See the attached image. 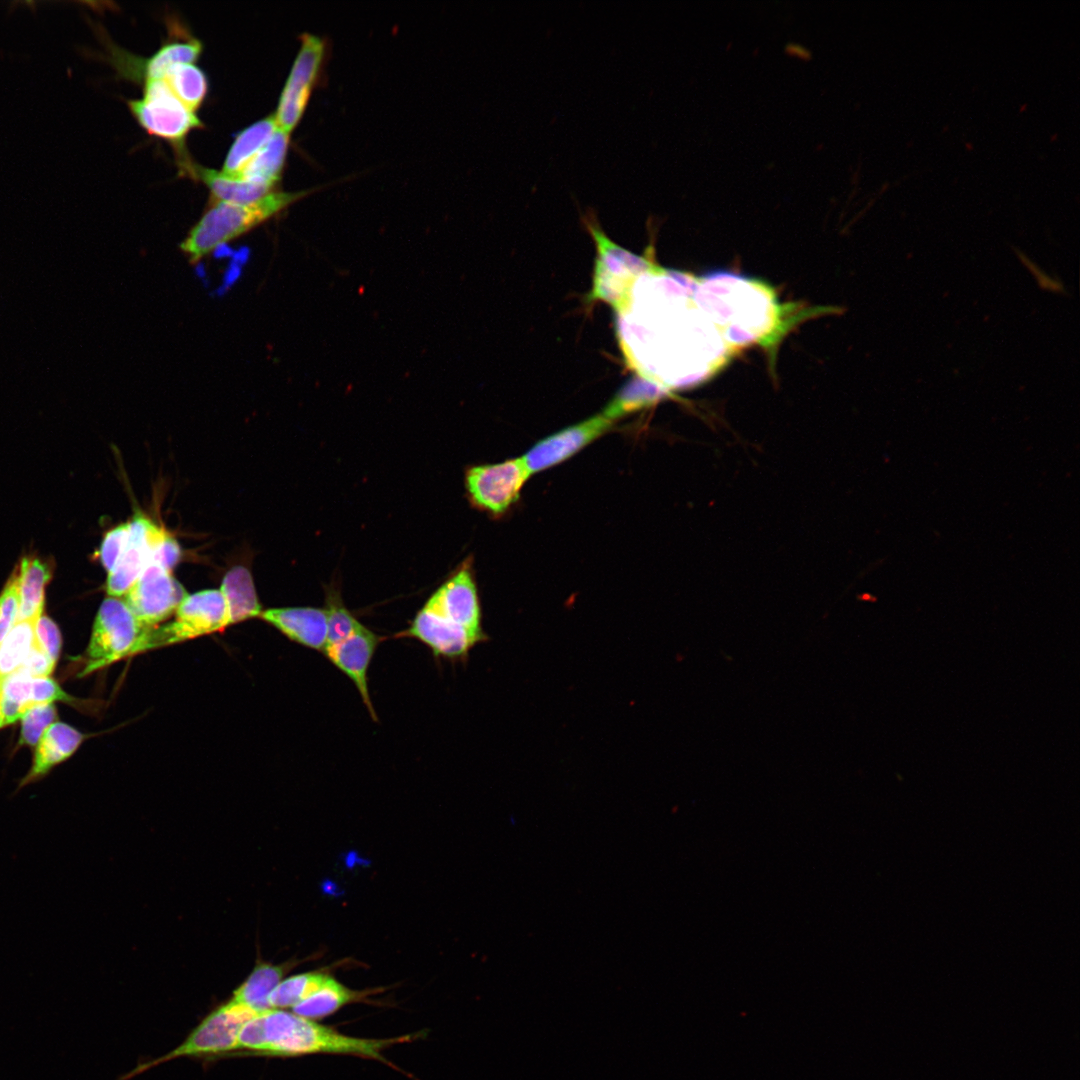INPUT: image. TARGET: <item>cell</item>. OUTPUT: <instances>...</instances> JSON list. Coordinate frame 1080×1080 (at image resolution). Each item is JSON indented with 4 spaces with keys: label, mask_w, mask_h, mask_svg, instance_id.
<instances>
[{
    "label": "cell",
    "mask_w": 1080,
    "mask_h": 1080,
    "mask_svg": "<svg viewBox=\"0 0 1080 1080\" xmlns=\"http://www.w3.org/2000/svg\"><path fill=\"white\" fill-rule=\"evenodd\" d=\"M647 276L654 297L642 305L650 311L640 313L641 351L649 355L637 369L639 377L666 393L707 380L735 351L697 302L698 277L655 263Z\"/></svg>",
    "instance_id": "obj_1"
},
{
    "label": "cell",
    "mask_w": 1080,
    "mask_h": 1080,
    "mask_svg": "<svg viewBox=\"0 0 1080 1080\" xmlns=\"http://www.w3.org/2000/svg\"><path fill=\"white\" fill-rule=\"evenodd\" d=\"M695 297L736 352L747 345H774L799 317L766 283L730 272L698 277Z\"/></svg>",
    "instance_id": "obj_2"
},
{
    "label": "cell",
    "mask_w": 1080,
    "mask_h": 1080,
    "mask_svg": "<svg viewBox=\"0 0 1080 1080\" xmlns=\"http://www.w3.org/2000/svg\"><path fill=\"white\" fill-rule=\"evenodd\" d=\"M415 1040V1035L384 1039L342 1034L312 1019L277 1008L259 1011L241 1027L238 1048L272 1056L344 1054L387 1063L383 1052Z\"/></svg>",
    "instance_id": "obj_3"
},
{
    "label": "cell",
    "mask_w": 1080,
    "mask_h": 1080,
    "mask_svg": "<svg viewBox=\"0 0 1080 1080\" xmlns=\"http://www.w3.org/2000/svg\"><path fill=\"white\" fill-rule=\"evenodd\" d=\"M310 190L273 191L249 203L210 202L209 209L192 227L180 248L196 263L219 246L271 219Z\"/></svg>",
    "instance_id": "obj_4"
},
{
    "label": "cell",
    "mask_w": 1080,
    "mask_h": 1080,
    "mask_svg": "<svg viewBox=\"0 0 1080 1080\" xmlns=\"http://www.w3.org/2000/svg\"><path fill=\"white\" fill-rule=\"evenodd\" d=\"M581 221L597 248L592 289L587 300L604 301L620 316L630 305L635 283L654 262L648 257L635 255L612 241L600 226L593 209H588L581 216Z\"/></svg>",
    "instance_id": "obj_5"
},
{
    "label": "cell",
    "mask_w": 1080,
    "mask_h": 1080,
    "mask_svg": "<svg viewBox=\"0 0 1080 1080\" xmlns=\"http://www.w3.org/2000/svg\"><path fill=\"white\" fill-rule=\"evenodd\" d=\"M173 616L167 623L143 630L133 655L191 640L230 626L227 603L220 589L188 594Z\"/></svg>",
    "instance_id": "obj_6"
},
{
    "label": "cell",
    "mask_w": 1080,
    "mask_h": 1080,
    "mask_svg": "<svg viewBox=\"0 0 1080 1080\" xmlns=\"http://www.w3.org/2000/svg\"><path fill=\"white\" fill-rule=\"evenodd\" d=\"M143 630L122 598H105L95 617L81 676L133 656Z\"/></svg>",
    "instance_id": "obj_7"
},
{
    "label": "cell",
    "mask_w": 1080,
    "mask_h": 1080,
    "mask_svg": "<svg viewBox=\"0 0 1080 1080\" xmlns=\"http://www.w3.org/2000/svg\"><path fill=\"white\" fill-rule=\"evenodd\" d=\"M128 107L148 134L170 142L177 152L184 151L186 136L202 127L201 120L174 95L164 79L146 80L142 97L129 100Z\"/></svg>",
    "instance_id": "obj_8"
},
{
    "label": "cell",
    "mask_w": 1080,
    "mask_h": 1080,
    "mask_svg": "<svg viewBox=\"0 0 1080 1080\" xmlns=\"http://www.w3.org/2000/svg\"><path fill=\"white\" fill-rule=\"evenodd\" d=\"M258 1012L231 999L209 1014L180 1046L160 1058L139 1066L131 1075L183 1056L218 1054L237 1049L241 1027Z\"/></svg>",
    "instance_id": "obj_9"
},
{
    "label": "cell",
    "mask_w": 1080,
    "mask_h": 1080,
    "mask_svg": "<svg viewBox=\"0 0 1080 1080\" xmlns=\"http://www.w3.org/2000/svg\"><path fill=\"white\" fill-rule=\"evenodd\" d=\"M300 41V48L274 113L278 129L287 134L303 116L326 54V41L321 37L303 33Z\"/></svg>",
    "instance_id": "obj_10"
},
{
    "label": "cell",
    "mask_w": 1080,
    "mask_h": 1080,
    "mask_svg": "<svg viewBox=\"0 0 1080 1080\" xmlns=\"http://www.w3.org/2000/svg\"><path fill=\"white\" fill-rule=\"evenodd\" d=\"M530 475L522 457L472 466L465 474L466 491L473 506L498 516L519 499Z\"/></svg>",
    "instance_id": "obj_11"
},
{
    "label": "cell",
    "mask_w": 1080,
    "mask_h": 1080,
    "mask_svg": "<svg viewBox=\"0 0 1080 1080\" xmlns=\"http://www.w3.org/2000/svg\"><path fill=\"white\" fill-rule=\"evenodd\" d=\"M187 595L171 571L149 563L122 599L145 630L165 623Z\"/></svg>",
    "instance_id": "obj_12"
},
{
    "label": "cell",
    "mask_w": 1080,
    "mask_h": 1080,
    "mask_svg": "<svg viewBox=\"0 0 1080 1080\" xmlns=\"http://www.w3.org/2000/svg\"><path fill=\"white\" fill-rule=\"evenodd\" d=\"M454 625L466 630L477 642L486 638L481 625V607L469 562L452 574L426 602Z\"/></svg>",
    "instance_id": "obj_13"
},
{
    "label": "cell",
    "mask_w": 1080,
    "mask_h": 1080,
    "mask_svg": "<svg viewBox=\"0 0 1080 1080\" xmlns=\"http://www.w3.org/2000/svg\"><path fill=\"white\" fill-rule=\"evenodd\" d=\"M614 424L602 412L534 444L523 456L530 474L562 463L606 433Z\"/></svg>",
    "instance_id": "obj_14"
},
{
    "label": "cell",
    "mask_w": 1080,
    "mask_h": 1080,
    "mask_svg": "<svg viewBox=\"0 0 1080 1080\" xmlns=\"http://www.w3.org/2000/svg\"><path fill=\"white\" fill-rule=\"evenodd\" d=\"M129 523L127 546L106 580L105 590L109 597L122 598L127 593L144 572L156 543L166 532L139 513L135 514Z\"/></svg>",
    "instance_id": "obj_15"
},
{
    "label": "cell",
    "mask_w": 1080,
    "mask_h": 1080,
    "mask_svg": "<svg viewBox=\"0 0 1080 1080\" xmlns=\"http://www.w3.org/2000/svg\"><path fill=\"white\" fill-rule=\"evenodd\" d=\"M382 639L362 625L352 635L326 646L323 651L328 660L355 684L374 721H377V715L370 699L367 675L374 652Z\"/></svg>",
    "instance_id": "obj_16"
},
{
    "label": "cell",
    "mask_w": 1080,
    "mask_h": 1080,
    "mask_svg": "<svg viewBox=\"0 0 1080 1080\" xmlns=\"http://www.w3.org/2000/svg\"><path fill=\"white\" fill-rule=\"evenodd\" d=\"M396 637H411L429 647L435 656L449 659L465 657L477 642L463 628L452 624L425 603L408 629Z\"/></svg>",
    "instance_id": "obj_17"
},
{
    "label": "cell",
    "mask_w": 1080,
    "mask_h": 1080,
    "mask_svg": "<svg viewBox=\"0 0 1080 1080\" xmlns=\"http://www.w3.org/2000/svg\"><path fill=\"white\" fill-rule=\"evenodd\" d=\"M260 618L300 645L319 651H324L327 645L328 627L325 609L270 608L263 610Z\"/></svg>",
    "instance_id": "obj_18"
},
{
    "label": "cell",
    "mask_w": 1080,
    "mask_h": 1080,
    "mask_svg": "<svg viewBox=\"0 0 1080 1080\" xmlns=\"http://www.w3.org/2000/svg\"><path fill=\"white\" fill-rule=\"evenodd\" d=\"M183 173L202 182L211 194V202L249 203L275 191L268 184L231 177L221 171L194 163L184 152L178 156Z\"/></svg>",
    "instance_id": "obj_19"
},
{
    "label": "cell",
    "mask_w": 1080,
    "mask_h": 1080,
    "mask_svg": "<svg viewBox=\"0 0 1080 1080\" xmlns=\"http://www.w3.org/2000/svg\"><path fill=\"white\" fill-rule=\"evenodd\" d=\"M84 738L81 732L68 724L53 723L37 743L32 766L19 782L18 789L46 776L54 766L74 754Z\"/></svg>",
    "instance_id": "obj_20"
},
{
    "label": "cell",
    "mask_w": 1080,
    "mask_h": 1080,
    "mask_svg": "<svg viewBox=\"0 0 1080 1080\" xmlns=\"http://www.w3.org/2000/svg\"><path fill=\"white\" fill-rule=\"evenodd\" d=\"M175 32V36L170 37L149 58L140 59V61L134 58L132 64L125 66L124 70L132 66L133 76L145 82L162 79L167 71L176 65L194 63L203 49L201 41L184 33L183 29L179 30L176 27Z\"/></svg>",
    "instance_id": "obj_21"
},
{
    "label": "cell",
    "mask_w": 1080,
    "mask_h": 1080,
    "mask_svg": "<svg viewBox=\"0 0 1080 1080\" xmlns=\"http://www.w3.org/2000/svg\"><path fill=\"white\" fill-rule=\"evenodd\" d=\"M17 566L20 593L18 620H38L43 612L45 588L52 577L53 566L47 560L34 556L23 557Z\"/></svg>",
    "instance_id": "obj_22"
},
{
    "label": "cell",
    "mask_w": 1080,
    "mask_h": 1080,
    "mask_svg": "<svg viewBox=\"0 0 1080 1080\" xmlns=\"http://www.w3.org/2000/svg\"><path fill=\"white\" fill-rule=\"evenodd\" d=\"M220 591L227 603L230 625L260 617L263 609L246 567L231 568L223 577Z\"/></svg>",
    "instance_id": "obj_23"
},
{
    "label": "cell",
    "mask_w": 1080,
    "mask_h": 1080,
    "mask_svg": "<svg viewBox=\"0 0 1080 1080\" xmlns=\"http://www.w3.org/2000/svg\"><path fill=\"white\" fill-rule=\"evenodd\" d=\"M376 992V989H350L330 976L318 991L292 1007L293 1013L312 1020L324 1018L347 1004L367 1000Z\"/></svg>",
    "instance_id": "obj_24"
},
{
    "label": "cell",
    "mask_w": 1080,
    "mask_h": 1080,
    "mask_svg": "<svg viewBox=\"0 0 1080 1080\" xmlns=\"http://www.w3.org/2000/svg\"><path fill=\"white\" fill-rule=\"evenodd\" d=\"M274 114L243 129L233 141L221 172L236 177L277 130Z\"/></svg>",
    "instance_id": "obj_25"
},
{
    "label": "cell",
    "mask_w": 1080,
    "mask_h": 1080,
    "mask_svg": "<svg viewBox=\"0 0 1080 1080\" xmlns=\"http://www.w3.org/2000/svg\"><path fill=\"white\" fill-rule=\"evenodd\" d=\"M289 147V134L278 129L262 149L235 177L275 187L279 182Z\"/></svg>",
    "instance_id": "obj_26"
},
{
    "label": "cell",
    "mask_w": 1080,
    "mask_h": 1080,
    "mask_svg": "<svg viewBox=\"0 0 1080 1080\" xmlns=\"http://www.w3.org/2000/svg\"><path fill=\"white\" fill-rule=\"evenodd\" d=\"M289 966V964L272 965L266 963L258 965L234 991L232 999L256 1011L270 1008L268 997L281 982Z\"/></svg>",
    "instance_id": "obj_27"
},
{
    "label": "cell",
    "mask_w": 1080,
    "mask_h": 1080,
    "mask_svg": "<svg viewBox=\"0 0 1080 1080\" xmlns=\"http://www.w3.org/2000/svg\"><path fill=\"white\" fill-rule=\"evenodd\" d=\"M665 394L664 390L638 376L615 394L602 413L615 422L624 416L654 404Z\"/></svg>",
    "instance_id": "obj_28"
},
{
    "label": "cell",
    "mask_w": 1080,
    "mask_h": 1080,
    "mask_svg": "<svg viewBox=\"0 0 1080 1080\" xmlns=\"http://www.w3.org/2000/svg\"><path fill=\"white\" fill-rule=\"evenodd\" d=\"M37 620H17L0 643V684L24 663L35 643Z\"/></svg>",
    "instance_id": "obj_29"
},
{
    "label": "cell",
    "mask_w": 1080,
    "mask_h": 1080,
    "mask_svg": "<svg viewBox=\"0 0 1080 1080\" xmlns=\"http://www.w3.org/2000/svg\"><path fill=\"white\" fill-rule=\"evenodd\" d=\"M174 95L192 112H196L208 92L205 73L194 63L170 68L162 78Z\"/></svg>",
    "instance_id": "obj_30"
},
{
    "label": "cell",
    "mask_w": 1080,
    "mask_h": 1080,
    "mask_svg": "<svg viewBox=\"0 0 1080 1080\" xmlns=\"http://www.w3.org/2000/svg\"><path fill=\"white\" fill-rule=\"evenodd\" d=\"M330 977L322 971L306 972L282 980L268 997L270 1008L294 1007L318 991Z\"/></svg>",
    "instance_id": "obj_31"
},
{
    "label": "cell",
    "mask_w": 1080,
    "mask_h": 1080,
    "mask_svg": "<svg viewBox=\"0 0 1080 1080\" xmlns=\"http://www.w3.org/2000/svg\"><path fill=\"white\" fill-rule=\"evenodd\" d=\"M32 676L17 670L1 683L4 727L19 720L32 706Z\"/></svg>",
    "instance_id": "obj_32"
},
{
    "label": "cell",
    "mask_w": 1080,
    "mask_h": 1080,
    "mask_svg": "<svg viewBox=\"0 0 1080 1080\" xmlns=\"http://www.w3.org/2000/svg\"><path fill=\"white\" fill-rule=\"evenodd\" d=\"M324 609L327 615L328 627L326 646L346 639L362 626V624L345 607L339 591L335 588L327 589L326 605Z\"/></svg>",
    "instance_id": "obj_33"
},
{
    "label": "cell",
    "mask_w": 1080,
    "mask_h": 1080,
    "mask_svg": "<svg viewBox=\"0 0 1080 1080\" xmlns=\"http://www.w3.org/2000/svg\"><path fill=\"white\" fill-rule=\"evenodd\" d=\"M57 710L54 703L37 704L29 707L21 719L19 744L34 747L44 732L56 722Z\"/></svg>",
    "instance_id": "obj_34"
},
{
    "label": "cell",
    "mask_w": 1080,
    "mask_h": 1080,
    "mask_svg": "<svg viewBox=\"0 0 1080 1080\" xmlns=\"http://www.w3.org/2000/svg\"><path fill=\"white\" fill-rule=\"evenodd\" d=\"M20 607L18 566L0 594V643L18 620Z\"/></svg>",
    "instance_id": "obj_35"
},
{
    "label": "cell",
    "mask_w": 1080,
    "mask_h": 1080,
    "mask_svg": "<svg viewBox=\"0 0 1080 1080\" xmlns=\"http://www.w3.org/2000/svg\"><path fill=\"white\" fill-rule=\"evenodd\" d=\"M130 534V523L125 522L109 530L100 545L98 556L107 573L112 571L122 556Z\"/></svg>",
    "instance_id": "obj_36"
},
{
    "label": "cell",
    "mask_w": 1080,
    "mask_h": 1080,
    "mask_svg": "<svg viewBox=\"0 0 1080 1080\" xmlns=\"http://www.w3.org/2000/svg\"><path fill=\"white\" fill-rule=\"evenodd\" d=\"M35 641L56 663L61 650V634L56 623L46 615H41L36 622Z\"/></svg>",
    "instance_id": "obj_37"
},
{
    "label": "cell",
    "mask_w": 1080,
    "mask_h": 1080,
    "mask_svg": "<svg viewBox=\"0 0 1080 1080\" xmlns=\"http://www.w3.org/2000/svg\"><path fill=\"white\" fill-rule=\"evenodd\" d=\"M55 665L56 663L51 660L46 652L35 641L29 655L18 670L32 677H46L50 676Z\"/></svg>",
    "instance_id": "obj_38"
},
{
    "label": "cell",
    "mask_w": 1080,
    "mask_h": 1080,
    "mask_svg": "<svg viewBox=\"0 0 1080 1080\" xmlns=\"http://www.w3.org/2000/svg\"><path fill=\"white\" fill-rule=\"evenodd\" d=\"M4 727V720L1 707V684H0V729Z\"/></svg>",
    "instance_id": "obj_39"
}]
</instances>
